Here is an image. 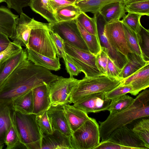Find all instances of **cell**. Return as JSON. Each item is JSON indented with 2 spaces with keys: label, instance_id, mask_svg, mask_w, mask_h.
Returning <instances> with one entry per match:
<instances>
[{
  "label": "cell",
  "instance_id": "cell-9",
  "mask_svg": "<svg viewBox=\"0 0 149 149\" xmlns=\"http://www.w3.org/2000/svg\"><path fill=\"white\" fill-rule=\"evenodd\" d=\"M79 81L74 77L59 76L49 84L51 105L69 104L70 96Z\"/></svg>",
  "mask_w": 149,
  "mask_h": 149
},
{
  "label": "cell",
  "instance_id": "cell-10",
  "mask_svg": "<svg viewBox=\"0 0 149 149\" xmlns=\"http://www.w3.org/2000/svg\"><path fill=\"white\" fill-rule=\"evenodd\" d=\"M49 23H42L31 18L22 12L16 21L13 34L10 38L13 42L26 48L32 29L48 26Z\"/></svg>",
  "mask_w": 149,
  "mask_h": 149
},
{
  "label": "cell",
  "instance_id": "cell-51",
  "mask_svg": "<svg viewBox=\"0 0 149 149\" xmlns=\"http://www.w3.org/2000/svg\"><path fill=\"white\" fill-rule=\"evenodd\" d=\"M67 0L70 1H71V2H75L77 0Z\"/></svg>",
  "mask_w": 149,
  "mask_h": 149
},
{
  "label": "cell",
  "instance_id": "cell-40",
  "mask_svg": "<svg viewBox=\"0 0 149 149\" xmlns=\"http://www.w3.org/2000/svg\"><path fill=\"white\" fill-rule=\"evenodd\" d=\"M49 33L56 50L58 57L65 60L66 56L64 40L56 33L49 29Z\"/></svg>",
  "mask_w": 149,
  "mask_h": 149
},
{
  "label": "cell",
  "instance_id": "cell-48",
  "mask_svg": "<svg viewBox=\"0 0 149 149\" xmlns=\"http://www.w3.org/2000/svg\"><path fill=\"white\" fill-rule=\"evenodd\" d=\"M10 42L7 36L0 32V52L5 49Z\"/></svg>",
  "mask_w": 149,
  "mask_h": 149
},
{
  "label": "cell",
  "instance_id": "cell-38",
  "mask_svg": "<svg viewBox=\"0 0 149 149\" xmlns=\"http://www.w3.org/2000/svg\"><path fill=\"white\" fill-rule=\"evenodd\" d=\"M21 142L13 123L7 132L5 137V143L7 149H16Z\"/></svg>",
  "mask_w": 149,
  "mask_h": 149
},
{
  "label": "cell",
  "instance_id": "cell-16",
  "mask_svg": "<svg viewBox=\"0 0 149 149\" xmlns=\"http://www.w3.org/2000/svg\"><path fill=\"white\" fill-rule=\"evenodd\" d=\"M72 149L70 136L56 130L52 133H42L40 149Z\"/></svg>",
  "mask_w": 149,
  "mask_h": 149
},
{
  "label": "cell",
  "instance_id": "cell-50",
  "mask_svg": "<svg viewBox=\"0 0 149 149\" xmlns=\"http://www.w3.org/2000/svg\"><path fill=\"white\" fill-rule=\"evenodd\" d=\"M6 0H0V3L3 2H6Z\"/></svg>",
  "mask_w": 149,
  "mask_h": 149
},
{
  "label": "cell",
  "instance_id": "cell-5",
  "mask_svg": "<svg viewBox=\"0 0 149 149\" xmlns=\"http://www.w3.org/2000/svg\"><path fill=\"white\" fill-rule=\"evenodd\" d=\"M70 137L72 149H94L100 142L99 124L95 119L89 117Z\"/></svg>",
  "mask_w": 149,
  "mask_h": 149
},
{
  "label": "cell",
  "instance_id": "cell-4",
  "mask_svg": "<svg viewBox=\"0 0 149 149\" xmlns=\"http://www.w3.org/2000/svg\"><path fill=\"white\" fill-rule=\"evenodd\" d=\"M121 80L101 75L94 77H85L79 80L70 97L69 104L74 103L81 97L95 93H107L119 86Z\"/></svg>",
  "mask_w": 149,
  "mask_h": 149
},
{
  "label": "cell",
  "instance_id": "cell-41",
  "mask_svg": "<svg viewBox=\"0 0 149 149\" xmlns=\"http://www.w3.org/2000/svg\"><path fill=\"white\" fill-rule=\"evenodd\" d=\"M132 90V86L130 85H120L111 91L104 93L105 98L111 100L130 93Z\"/></svg>",
  "mask_w": 149,
  "mask_h": 149
},
{
  "label": "cell",
  "instance_id": "cell-32",
  "mask_svg": "<svg viewBox=\"0 0 149 149\" xmlns=\"http://www.w3.org/2000/svg\"><path fill=\"white\" fill-rule=\"evenodd\" d=\"M134 100L132 97L125 95L111 100L107 110L110 114H114L122 111L129 106Z\"/></svg>",
  "mask_w": 149,
  "mask_h": 149
},
{
  "label": "cell",
  "instance_id": "cell-2",
  "mask_svg": "<svg viewBox=\"0 0 149 149\" xmlns=\"http://www.w3.org/2000/svg\"><path fill=\"white\" fill-rule=\"evenodd\" d=\"M149 116V90L145 89L128 107L119 112L110 114L105 120L99 122L101 141L108 139L115 129L125 126L137 119Z\"/></svg>",
  "mask_w": 149,
  "mask_h": 149
},
{
  "label": "cell",
  "instance_id": "cell-29",
  "mask_svg": "<svg viewBox=\"0 0 149 149\" xmlns=\"http://www.w3.org/2000/svg\"><path fill=\"white\" fill-rule=\"evenodd\" d=\"M76 21L77 27L81 37L89 51L96 55L101 49L98 37L89 33L76 20Z\"/></svg>",
  "mask_w": 149,
  "mask_h": 149
},
{
  "label": "cell",
  "instance_id": "cell-20",
  "mask_svg": "<svg viewBox=\"0 0 149 149\" xmlns=\"http://www.w3.org/2000/svg\"><path fill=\"white\" fill-rule=\"evenodd\" d=\"M65 115L72 133L80 127L89 118L88 114L69 103L63 104Z\"/></svg>",
  "mask_w": 149,
  "mask_h": 149
},
{
  "label": "cell",
  "instance_id": "cell-15",
  "mask_svg": "<svg viewBox=\"0 0 149 149\" xmlns=\"http://www.w3.org/2000/svg\"><path fill=\"white\" fill-rule=\"evenodd\" d=\"M47 113L53 130H58L68 136L72 135L63 104L51 105L47 110Z\"/></svg>",
  "mask_w": 149,
  "mask_h": 149
},
{
  "label": "cell",
  "instance_id": "cell-3",
  "mask_svg": "<svg viewBox=\"0 0 149 149\" xmlns=\"http://www.w3.org/2000/svg\"><path fill=\"white\" fill-rule=\"evenodd\" d=\"M36 114H25L13 111V122L20 141L27 149H40L42 132L38 124Z\"/></svg>",
  "mask_w": 149,
  "mask_h": 149
},
{
  "label": "cell",
  "instance_id": "cell-18",
  "mask_svg": "<svg viewBox=\"0 0 149 149\" xmlns=\"http://www.w3.org/2000/svg\"><path fill=\"white\" fill-rule=\"evenodd\" d=\"M33 98V113L37 114L47 110L51 105L49 85L45 83L32 89Z\"/></svg>",
  "mask_w": 149,
  "mask_h": 149
},
{
  "label": "cell",
  "instance_id": "cell-30",
  "mask_svg": "<svg viewBox=\"0 0 149 149\" xmlns=\"http://www.w3.org/2000/svg\"><path fill=\"white\" fill-rule=\"evenodd\" d=\"M82 12L74 4L61 8L54 13L58 22L76 20Z\"/></svg>",
  "mask_w": 149,
  "mask_h": 149
},
{
  "label": "cell",
  "instance_id": "cell-14",
  "mask_svg": "<svg viewBox=\"0 0 149 149\" xmlns=\"http://www.w3.org/2000/svg\"><path fill=\"white\" fill-rule=\"evenodd\" d=\"M104 22L102 20L97 21L98 37L100 48L106 52L109 58L121 70L127 62V57L114 49L110 45L104 32Z\"/></svg>",
  "mask_w": 149,
  "mask_h": 149
},
{
  "label": "cell",
  "instance_id": "cell-34",
  "mask_svg": "<svg viewBox=\"0 0 149 149\" xmlns=\"http://www.w3.org/2000/svg\"><path fill=\"white\" fill-rule=\"evenodd\" d=\"M143 142L148 149L149 148V119H142L136 124L132 129Z\"/></svg>",
  "mask_w": 149,
  "mask_h": 149
},
{
  "label": "cell",
  "instance_id": "cell-49",
  "mask_svg": "<svg viewBox=\"0 0 149 149\" xmlns=\"http://www.w3.org/2000/svg\"><path fill=\"white\" fill-rule=\"evenodd\" d=\"M145 0H126V1L125 3V5L127 4L132 3L134 2L139 1H140Z\"/></svg>",
  "mask_w": 149,
  "mask_h": 149
},
{
  "label": "cell",
  "instance_id": "cell-43",
  "mask_svg": "<svg viewBox=\"0 0 149 149\" xmlns=\"http://www.w3.org/2000/svg\"><path fill=\"white\" fill-rule=\"evenodd\" d=\"M22 49V46L11 42L5 49L0 52V61L19 52Z\"/></svg>",
  "mask_w": 149,
  "mask_h": 149
},
{
  "label": "cell",
  "instance_id": "cell-26",
  "mask_svg": "<svg viewBox=\"0 0 149 149\" xmlns=\"http://www.w3.org/2000/svg\"><path fill=\"white\" fill-rule=\"evenodd\" d=\"M29 6L33 11L46 19L48 23L58 22L49 0H30Z\"/></svg>",
  "mask_w": 149,
  "mask_h": 149
},
{
  "label": "cell",
  "instance_id": "cell-17",
  "mask_svg": "<svg viewBox=\"0 0 149 149\" xmlns=\"http://www.w3.org/2000/svg\"><path fill=\"white\" fill-rule=\"evenodd\" d=\"M130 84L132 87L130 93L136 95L143 90L149 86V63H148L139 70L129 77L122 80L121 85Z\"/></svg>",
  "mask_w": 149,
  "mask_h": 149
},
{
  "label": "cell",
  "instance_id": "cell-23",
  "mask_svg": "<svg viewBox=\"0 0 149 149\" xmlns=\"http://www.w3.org/2000/svg\"><path fill=\"white\" fill-rule=\"evenodd\" d=\"M19 16L13 13L8 8L0 7V32L11 38L14 31L15 22Z\"/></svg>",
  "mask_w": 149,
  "mask_h": 149
},
{
  "label": "cell",
  "instance_id": "cell-21",
  "mask_svg": "<svg viewBox=\"0 0 149 149\" xmlns=\"http://www.w3.org/2000/svg\"><path fill=\"white\" fill-rule=\"evenodd\" d=\"M27 59L36 65L49 70L57 71L61 69L59 58H50L42 55L28 48H26Z\"/></svg>",
  "mask_w": 149,
  "mask_h": 149
},
{
  "label": "cell",
  "instance_id": "cell-52",
  "mask_svg": "<svg viewBox=\"0 0 149 149\" xmlns=\"http://www.w3.org/2000/svg\"><path fill=\"white\" fill-rule=\"evenodd\" d=\"M4 146V145H0V149H2L3 148Z\"/></svg>",
  "mask_w": 149,
  "mask_h": 149
},
{
  "label": "cell",
  "instance_id": "cell-13",
  "mask_svg": "<svg viewBox=\"0 0 149 149\" xmlns=\"http://www.w3.org/2000/svg\"><path fill=\"white\" fill-rule=\"evenodd\" d=\"M108 139L132 149H148L132 130L125 126L115 129Z\"/></svg>",
  "mask_w": 149,
  "mask_h": 149
},
{
  "label": "cell",
  "instance_id": "cell-45",
  "mask_svg": "<svg viewBox=\"0 0 149 149\" xmlns=\"http://www.w3.org/2000/svg\"><path fill=\"white\" fill-rule=\"evenodd\" d=\"M94 149H132L131 148L112 142L108 139L101 141Z\"/></svg>",
  "mask_w": 149,
  "mask_h": 149
},
{
  "label": "cell",
  "instance_id": "cell-24",
  "mask_svg": "<svg viewBox=\"0 0 149 149\" xmlns=\"http://www.w3.org/2000/svg\"><path fill=\"white\" fill-rule=\"evenodd\" d=\"M124 3L115 2L108 4L103 7L99 12L105 24L120 20L125 15Z\"/></svg>",
  "mask_w": 149,
  "mask_h": 149
},
{
  "label": "cell",
  "instance_id": "cell-19",
  "mask_svg": "<svg viewBox=\"0 0 149 149\" xmlns=\"http://www.w3.org/2000/svg\"><path fill=\"white\" fill-rule=\"evenodd\" d=\"M27 58L26 49L0 61V88L4 81L23 61Z\"/></svg>",
  "mask_w": 149,
  "mask_h": 149
},
{
  "label": "cell",
  "instance_id": "cell-35",
  "mask_svg": "<svg viewBox=\"0 0 149 149\" xmlns=\"http://www.w3.org/2000/svg\"><path fill=\"white\" fill-rule=\"evenodd\" d=\"M126 12L149 16V0L129 3L125 5Z\"/></svg>",
  "mask_w": 149,
  "mask_h": 149
},
{
  "label": "cell",
  "instance_id": "cell-22",
  "mask_svg": "<svg viewBox=\"0 0 149 149\" xmlns=\"http://www.w3.org/2000/svg\"><path fill=\"white\" fill-rule=\"evenodd\" d=\"M127 62L121 70L118 78L121 80L133 74L148 63L143 57L133 52L126 56Z\"/></svg>",
  "mask_w": 149,
  "mask_h": 149
},
{
  "label": "cell",
  "instance_id": "cell-6",
  "mask_svg": "<svg viewBox=\"0 0 149 149\" xmlns=\"http://www.w3.org/2000/svg\"><path fill=\"white\" fill-rule=\"evenodd\" d=\"M66 55L85 74L91 77L102 75L96 65V55L64 41Z\"/></svg>",
  "mask_w": 149,
  "mask_h": 149
},
{
  "label": "cell",
  "instance_id": "cell-36",
  "mask_svg": "<svg viewBox=\"0 0 149 149\" xmlns=\"http://www.w3.org/2000/svg\"><path fill=\"white\" fill-rule=\"evenodd\" d=\"M123 24L126 40L130 50L142 57L136 33L125 24Z\"/></svg>",
  "mask_w": 149,
  "mask_h": 149
},
{
  "label": "cell",
  "instance_id": "cell-8",
  "mask_svg": "<svg viewBox=\"0 0 149 149\" xmlns=\"http://www.w3.org/2000/svg\"><path fill=\"white\" fill-rule=\"evenodd\" d=\"M50 29L57 33L64 41L84 50L89 52L82 38L76 20L49 24Z\"/></svg>",
  "mask_w": 149,
  "mask_h": 149
},
{
  "label": "cell",
  "instance_id": "cell-33",
  "mask_svg": "<svg viewBox=\"0 0 149 149\" xmlns=\"http://www.w3.org/2000/svg\"><path fill=\"white\" fill-rule=\"evenodd\" d=\"M98 15L91 17L86 13L82 12L76 19L89 33L98 37L97 19Z\"/></svg>",
  "mask_w": 149,
  "mask_h": 149
},
{
  "label": "cell",
  "instance_id": "cell-1",
  "mask_svg": "<svg viewBox=\"0 0 149 149\" xmlns=\"http://www.w3.org/2000/svg\"><path fill=\"white\" fill-rule=\"evenodd\" d=\"M59 77L49 70L25 59L0 87V102L11 106L12 102L18 97L39 86L45 83L49 85Z\"/></svg>",
  "mask_w": 149,
  "mask_h": 149
},
{
  "label": "cell",
  "instance_id": "cell-31",
  "mask_svg": "<svg viewBox=\"0 0 149 149\" xmlns=\"http://www.w3.org/2000/svg\"><path fill=\"white\" fill-rule=\"evenodd\" d=\"M136 33L142 57L145 61L149 62V30L141 25Z\"/></svg>",
  "mask_w": 149,
  "mask_h": 149
},
{
  "label": "cell",
  "instance_id": "cell-37",
  "mask_svg": "<svg viewBox=\"0 0 149 149\" xmlns=\"http://www.w3.org/2000/svg\"><path fill=\"white\" fill-rule=\"evenodd\" d=\"M142 16L138 14L128 13L121 21L123 24L136 33L141 25L140 19Z\"/></svg>",
  "mask_w": 149,
  "mask_h": 149
},
{
  "label": "cell",
  "instance_id": "cell-27",
  "mask_svg": "<svg viewBox=\"0 0 149 149\" xmlns=\"http://www.w3.org/2000/svg\"><path fill=\"white\" fill-rule=\"evenodd\" d=\"M11 106L0 102V145H4L6 133L13 123Z\"/></svg>",
  "mask_w": 149,
  "mask_h": 149
},
{
  "label": "cell",
  "instance_id": "cell-42",
  "mask_svg": "<svg viewBox=\"0 0 149 149\" xmlns=\"http://www.w3.org/2000/svg\"><path fill=\"white\" fill-rule=\"evenodd\" d=\"M108 58L105 51L101 48L100 51L96 55V65L103 75H107Z\"/></svg>",
  "mask_w": 149,
  "mask_h": 149
},
{
  "label": "cell",
  "instance_id": "cell-25",
  "mask_svg": "<svg viewBox=\"0 0 149 149\" xmlns=\"http://www.w3.org/2000/svg\"><path fill=\"white\" fill-rule=\"evenodd\" d=\"M126 0H77L74 4L81 12H90L98 15L99 12L105 6L113 3H125Z\"/></svg>",
  "mask_w": 149,
  "mask_h": 149
},
{
  "label": "cell",
  "instance_id": "cell-46",
  "mask_svg": "<svg viewBox=\"0 0 149 149\" xmlns=\"http://www.w3.org/2000/svg\"><path fill=\"white\" fill-rule=\"evenodd\" d=\"M49 0L51 6L54 13L61 8L68 6L74 4L75 3V2L67 0Z\"/></svg>",
  "mask_w": 149,
  "mask_h": 149
},
{
  "label": "cell",
  "instance_id": "cell-11",
  "mask_svg": "<svg viewBox=\"0 0 149 149\" xmlns=\"http://www.w3.org/2000/svg\"><path fill=\"white\" fill-rule=\"evenodd\" d=\"M104 32L111 46L126 56L130 50L127 42L123 23L120 20L105 24Z\"/></svg>",
  "mask_w": 149,
  "mask_h": 149
},
{
  "label": "cell",
  "instance_id": "cell-7",
  "mask_svg": "<svg viewBox=\"0 0 149 149\" xmlns=\"http://www.w3.org/2000/svg\"><path fill=\"white\" fill-rule=\"evenodd\" d=\"M48 26L34 28L31 31L26 48L45 56L54 58L56 53Z\"/></svg>",
  "mask_w": 149,
  "mask_h": 149
},
{
  "label": "cell",
  "instance_id": "cell-12",
  "mask_svg": "<svg viewBox=\"0 0 149 149\" xmlns=\"http://www.w3.org/2000/svg\"><path fill=\"white\" fill-rule=\"evenodd\" d=\"M111 101L105 98L104 93L100 92L84 96L73 103V105L88 114L107 110Z\"/></svg>",
  "mask_w": 149,
  "mask_h": 149
},
{
  "label": "cell",
  "instance_id": "cell-28",
  "mask_svg": "<svg viewBox=\"0 0 149 149\" xmlns=\"http://www.w3.org/2000/svg\"><path fill=\"white\" fill-rule=\"evenodd\" d=\"M11 107L13 111L22 113H33V98L32 90L15 99L12 102Z\"/></svg>",
  "mask_w": 149,
  "mask_h": 149
},
{
  "label": "cell",
  "instance_id": "cell-47",
  "mask_svg": "<svg viewBox=\"0 0 149 149\" xmlns=\"http://www.w3.org/2000/svg\"><path fill=\"white\" fill-rule=\"evenodd\" d=\"M121 71V70L116 65L109 57L107 75L118 78V76Z\"/></svg>",
  "mask_w": 149,
  "mask_h": 149
},
{
  "label": "cell",
  "instance_id": "cell-39",
  "mask_svg": "<svg viewBox=\"0 0 149 149\" xmlns=\"http://www.w3.org/2000/svg\"><path fill=\"white\" fill-rule=\"evenodd\" d=\"M37 122L42 133H52L53 130L47 113V110L43 111L36 116Z\"/></svg>",
  "mask_w": 149,
  "mask_h": 149
},
{
  "label": "cell",
  "instance_id": "cell-44",
  "mask_svg": "<svg viewBox=\"0 0 149 149\" xmlns=\"http://www.w3.org/2000/svg\"><path fill=\"white\" fill-rule=\"evenodd\" d=\"M66 70L70 76V77H73V76H77L81 72L79 68L66 55L64 60Z\"/></svg>",
  "mask_w": 149,
  "mask_h": 149
}]
</instances>
